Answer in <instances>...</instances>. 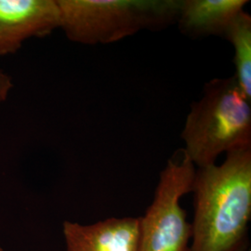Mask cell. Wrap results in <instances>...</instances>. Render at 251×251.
Returning a JSON list of instances; mask_svg holds the SVG:
<instances>
[{
    "label": "cell",
    "instance_id": "obj_7",
    "mask_svg": "<svg viewBox=\"0 0 251 251\" xmlns=\"http://www.w3.org/2000/svg\"><path fill=\"white\" fill-rule=\"evenodd\" d=\"M247 0H180L177 22L182 34L191 37L224 36Z\"/></svg>",
    "mask_w": 251,
    "mask_h": 251
},
{
    "label": "cell",
    "instance_id": "obj_6",
    "mask_svg": "<svg viewBox=\"0 0 251 251\" xmlns=\"http://www.w3.org/2000/svg\"><path fill=\"white\" fill-rule=\"evenodd\" d=\"M66 251H139V218H110L93 225L64 222Z\"/></svg>",
    "mask_w": 251,
    "mask_h": 251
},
{
    "label": "cell",
    "instance_id": "obj_9",
    "mask_svg": "<svg viewBox=\"0 0 251 251\" xmlns=\"http://www.w3.org/2000/svg\"><path fill=\"white\" fill-rule=\"evenodd\" d=\"M12 87L11 78L6 73L0 70V103L7 100Z\"/></svg>",
    "mask_w": 251,
    "mask_h": 251
},
{
    "label": "cell",
    "instance_id": "obj_8",
    "mask_svg": "<svg viewBox=\"0 0 251 251\" xmlns=\"http://www.w3.org/2000/svg\"><path fill=\"white\" fill-rule=\"evenodd\" d=\"M225 38L234 49V76L246 95L251 99V16L242 10L227 30Z\"/></svg>",
    "mask_w": 251,
    "mask_h": 251
},
{
    "label": "cell",
    "instance_id": "obj_1",
    "mask_svg": "<svg viewBox=\"0 0 251 251\" xmlns=\"http://www.w3.org/2000/svg\"><path fill=\"white\" fill-rule=\"evenodd\" d=\"M223 164L198 168L193 182L192 251H243L251 218V145Z\"/></svg>",
    "mask_w": 251,
    "mask_h": 251
},
{
    "label": "cell",
    "instance_id": "obj_3",
    "mask_svg": "<svg viewBox=\"0 0 251 251\" xmlns=\"http://www.w3.org/2000/svg\"><path fill=\"white\" fill-rule=\"evenodd\" d=\"M60 28L85 45L109 44L177 22L179 0H57Z\"/></svg>",
    "mask_w": 251,
    "mask_h": 251
},
{
    "label": "cell",
    "instance_id": "obj_2",
    "mask_svg": "<svg viewBox=\"0 0 251 251\" xmlns=\"http://www.w3.org/2000/svg\"><path fill=\"white\" fill-rule=\"evenodd\" d=\"M251 100L234 75L206 83L181 133L183 149L195 166L213 165L223 152L251 145Z\"/></svg>",
    "mask_w": 251,
    "mask_h": 251
},
{
    "label": "cell",
    "instance_id": "obj_10",
    "mask_svg": "<svg viewBox=\"0 0 251 251\" xmlns=\"http://www.w3.org/2000/svg\"></svg>",
    "mask_w": 251,
    "mask_h": 251
},
{
    "label": "cell",
    "instance_id": "obj_5",
    "mask_svg": "<svg viewBox=\"0 0 251 251\" xmlns=\"http://www.w3.org/2000/svg\"><path fill=\"white\" fill-rule=\"evenodd\" d=\"M60 28L57 0H0V57Z\"/></svg>",
    "mask_w": 251,
    "mask_h": 251
},
{
    "label": "cell",
    "instance_id": "obj_4",
    "mask_svg": "<svg viewBox=\"0 0 251 251\" xmlns=\"http://www.w3.org/2000/svg\"><path fill=\"white\" fill-rule=\"evenodd\" d=\"M196 166L183 148L161 171L152 204L139 218V251H192V225L180 200L192 192Z\"/></svg>",
    "mask_w": 251,
    "mask_h": 251
}]
</instances>
